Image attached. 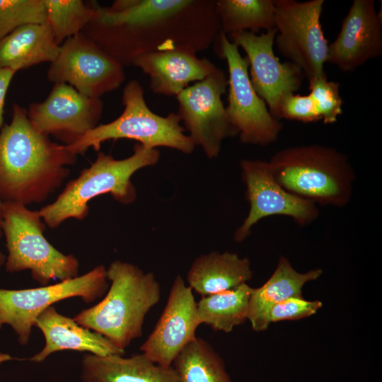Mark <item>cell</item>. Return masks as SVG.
Masks as SVG:
<instances>
[{"label": "cell", "instance_id": "1", "mask_svg": "<svg viewBox=\"0 0 382 382\" xmlns=\"http://www.w3.org/2000/svg\"><path fill=\"white\" fill-rule=\"evenodd\" d=\"M221 31L216 0H117L82 31L124 67L144 54L207 50Z\"/></svg>", "mask_w": 382, "mask_h": 382}, {"label": "cell", "instance_id": "2", "mask_svg": "<svg viewBox=\"0 0 382 382\" xmlns=\"http://www.w3.org/2000/svg\"><path fill=\"white\" fill-rule=\"evenodd\" d=\"M76 155L30 124L15 103L11 122L0 131V195L4 202L40 203L69 175Z\"/></svg>", "mask_w": 382, "mask_h": 382}, {"label": "cell", "instance_id": "3", "mask_svg": "<svg viewBox=\"0 0 382 382\" xmlns=\"http://www.w3.org/2000/svg\"><path fill=\"white\" fill-rule=\"evenodd\" d=\"M106 273L110 286L105 297L74 320L125 350L142 335L146 314L160 301L161 286L152 272L118 260L109 265Z\"/></svg>", "mask_w": 382, "mask_h": 382}, {"label": "cell", "instance_id": "4", "mask_svg": "<svg viewBox=\"0 0 382 382\" xmlns=\"http://www.w3.org/2000/svg\"><path fill=\"white\" fill-rule=\"evenodd\" d=\"M275 180L286 191L315 204L343 207L352 199L355 174L348 157L320 144L276 152L268 161Z\"/></svg>", "mask_w": 382, "mask_h": 382}, {"label": "cell", "instance_id": "5", "mask_svg": "<svg viewBox=\"0 0 382 382\" xmlns=\"http://www.w3.org/2000/svg\"><path fill=\"white\" fill-rule=\"evenodd\" d=\"M133 150V154L124 159H115L98 151L89 167L67 183L53 202L38 211L45 224L54 228L69 219L83 220L88 215L89 202L107 193L120 203H133L137 191L131 177L138 170L156 164L160 158L157 149H147L139 143Z\"/></svg>", "mask_w": 382, "mask_h": 382}, {"label": "cell", "instance_id": "6", "mask_svg": "<svg viewBox=\"0 0 382 382\" xmlns=\"http://www.w3.org/2000/svg\"><path fill=\"white\" fill-rule=\"evenodd\" d=\"M124 110L115 120L100 124L72 144L66 146L75 155L83 154L90 148L99 151L102 143L108 140L132 139L147 149L167 147L185 154L195 146L175 112L166 116L154 113L147 105L140 83L130 80L122 91Z\"/></svg>", "mask_w": 382, "mask_h": 382}, {"label": "cell", "instance_id": "7", "mask_svg": "<svg viewBox=\"0 0 382 382\" xmlns=\"http://www.w3.org/2000/svg\"><path fill=\"white\" fill-rule=\"evenodd\" d=\"M45 228L38 211L21 203L4 202L1 230L8 250L6 270L10 273L30 270L41 286L77 277L78 259L56 249L45 237Z\"/></svg>", "mask_w": 382, "mask_h": 382}, {"label": "cell", "instance_id": "8", "mask_svg": "<svg viewBox=\"0 0 382 382\" xmlns=\"http://www.w3.org/2000/svg\"><path fill=\"white\" fill-rule=\"evenodd\" d=\"M106 269L98 265L81 276L25 289H0V328L10 325L21 345L30 340L35 319L54 303L79 297L85 303L100 298L108 289Z\"/></svg>", "mask_w": 382, "mask_h": 382}, {"label": "cell", "instance_id": "9", "mask_svg": "<svg viewBox=\"0 0 382 382\" xmlns=\"http://www.w3.org/2000/svg\"><path fill=\"white\" fill-rule=\"evenodd\" d=\"M219 55L228 66V104L226 112L242 143L265 146L277 140L283 125L269 111L250 81L249 64L239 47L220 31Z\"/></svg>", "mask_w": 382, "mask_h": 382}, {"label": "cell", "instance_id": "10", "mask_svg": "<svg viewBox=\"0 0 382 382\" xmlns=\"http://www.w3.org/2000/svg\"><path fill=\"white\" fill-rule=\"evenodd\" d=\"M324 0H275L274 42L309 81L325 75L328 42L320 22Z\"/></svg>", "mask_w": 382, "mask_h": 382}, {"label": "cell", "instance_id": "11", "mask_svg": "<svg viewBox=\"0 0 382 382\" xmlns=\"http://www.w3.org/2000/svg\"><path fill=\"white\" fill-rule=\"evenodd\" d=\"M227 88L228 76L217 68L175 96L180 122L195 146H200L209 158L219 156L224 139L238 135L222 101Z\"/></svg>", "mask_w": 382, "mask_h": 382}, {"label": "cell", "instance_id": "12", "mask_svg": "<svg viewBox=\"0 0 382 382\" xmlns=\"http://www.w3.org/2000/svg\"><path fill=\"white\" fill-rule=\"evenodd\" d=\"M47 78L54 84H68L86 97L100 98L122 85L125 73L121 64L81 33L59 45Z\"/></svg>", "mask_w": 382, "mask_h": 382}, {"label": "cell", "instance_id": "13", "mask_svg": "<svg viewBox=\"0 0 382 382\" xmlns=\"http://www.w3.org/2000/svg\"><path fill=\"white\" fill-rule=\"evenodd\" d=\"M240 165L250 209L234 233L236 242L243 241L250 236L253 226L270 216H289L301 226L318 219L317 205L284 190L274 178L268 161L243 159Z\"/></svg>", "mask_w": 382, "mask_h": 382}, {"label": "cell", "instance_id": "14", "mask_svg": "<svg viewBox=\"0 0 382 382\" xmlns=\"http://www.w3.org/2000/svg\"><path fill=\"white\" fill-rule=\"evenodd\" d=\"M277 32L274 28L260 35L242 31L227 36L245 52L253 88L271 115L279 120L284 98L301 88L305 76L296 65L290 62L282 63L275 55L273 45Z\"/></svg>", "mask_w": 382, "mask_h": 382}, {"label": "cell", "instance_id": "15", "mask_svg": "<svg viewBox=\"0 0 382 382\" xmlns=\"http://www.w3.org/2000/svg\"><path fill=\"white\" fill-rule=\"evenodd\" d=\"M103 110L100 98L86 97L66 83H55L42 102L29 105L27 113L37 132L68 146L98 125Z\"/></svg>", "mask_w": 382, "mask_h": 382}, {"label": "cell", "instance_id": "16", "mask_svg": "<svg viewBox=\"0 0 382 382\" xmlns=\"http://www.w3.org/2000/svg\"><path fill=\"white\" fill-rule=\"evenodd\" d=\"M200 325L192 290L177 275L164 309L140 349L151 361L170 367L180 351L197 337Z\"/></svg>", "mask_w": 382, "mask_h": 382}, {"label": "cell", "instance_id": "17", "mask_svg": "<svg viewBox=\"0 0 382 382\" xmlns=\"http://www.w3.org/2000/svg\"><path fill=\"white\" fill-rule=\"evenodd\" d=\"M381 54V14L374 0H354L337 38L328 45L326 62L352 72Z\"/></svg>", "mask_w": 382, "mask_h": 382}, {"label": "cell", "instance_id": "18", "mask_svg": "<svg viewBox=\"0 0 382 382\" xmlns=\"http://www.w3.org/2000/svg\"><path fill=\"white\" fill-rule=\"evenodd\" d=\"M187 47L152 52L136 57L132 66L148 75L155 94L176 96L192 82L204 79L218 68L209 59L199 58Z\"/></svg>", "mask_w": 382, "mask_h": 382}, {"label": "cell", "instance_id": "19", "mask_svg": "<svg viewBox=\"0 0 382 382\" xmlns=\"http://www.w3.org/2000/svg\"><path fill=\"white\" fill-rule=\"evenodd\" d=\"M34 326L40 330L45 340L42 349L30 358L34 362H42L51 354L64 350L87 352L98 356L124 355L125 352L102 335L61 314L54 306L38 316Z\"/></svg>", "mask_w": 382, "mask_h": 382}, {"label": "cell", "instance_id": "20", "mask_svg": "<svg viewBox=\"0 0 382 382\" xmlns=\"http://www.w3.org/2000/svg\"><path fill=\"white\" fill-rule=\"evenodd\" d=\"M323 274L320 268L301 273L289 260L280 256L277 267L264 284L252 288L248 311V320L253 330H266L270 322L268 316L272 307L289 298H303L302 288L307 282L318 279Z\"/></svg>", "mask_w": 382, "mask_h": 382}, {"label": "cell", "instance_id": "21", "mask_svg": "<svg viewBox=\"0 0 382 382\" xmlns=\"http://www.w3.org/2000/svg\"><path fill=\"white\" fill-rule=\"evenodd\" d=\"M81 378L83 382H178L172 366L163 367L144 354L83 357Z\"/></svg>", "mask_w": 382, "mask_h": 382}, {"label": "cell", "instance_id": "22", "mask_svg": "<svg viewBox=\"0 0 382 382\" xmlns=\"http://www.w3.org/2000/svg\"><path fill=\"white\" fill-rule=\"evenodd\" d=\"M59 45L56 42L49 24L23 25L0 40V68L14 71L44 62H52Z\"/></svg>", "mask_w": 382, "mask_h": 382}, {"label": "cell", "instance_id": "23", "mask_svg": "<svg viewBox=\"0 0 382 382\" xmlns=\"http://www.w3.org/2000/svg\"><path fill=\"white\" fill-rule=\"evenodd\" d=\"M253 277L250 262L231 252H211L192 262L187 274V285L203 296L233 289Z\"/></svg>", "mask_w": 382, "mask_h": 382}, {"label": "cell", "instance_id": "24", "mask_svg": "<svg viewBox=\"0 0 382 382\" xmlns=\"http://www.w3.org/2000/svg\"><path fill=\"white\" fill-rule=\"evenodd\" d=\"M247 283L233 289L203 296L197 302L200 324L215 331L230 332L248 320L249 299L252 290Z\"/></svg>", "mask_w": 382, "mask_h": 382}, {"label": "cell", "instance_id": "25", "mask_svg": "<svg viewBox=\"0 0 382 382\" xmlns=\"http://www.w3.org/2000/svg\"><path fill=\"white\" fill-rule=\"evenodd\" d=\"M171 366L178 382H233L221 356L201 337L186 345Z\"/></svg>", "mask_w": 382, "mask_h": 382}, {"label": "cell", "instance_id": "26", "mask_svg": "<svg viewBox=\"0 0 382 382\" xmlns=\"http://www.w3.org/2000/svg\"><path fill=\"white\" fill-rule=\"evenodd\" d=\"M216 10L226 35L275 28V0H216Z\"/></svg>", "mask_w": 382, "mask_h": 382}, {"label": "cell", "instance_id": "27", "mask_svg": "<svg viewBox=\"0 0 382 382\" xmlns=\"http://www.w3.org/2000/svg\"><path fill=\"white\" fill-rule=\"evenodd\" d=\"M49 24L56 42L60 45L66 39L82 33L94 18L99 5L81 0H42Z\"/></svg>", "mask_w": 382, "mask_h": 382}, {"label": "cell", "instance_id": "28", "mask_svg": "<svg viewBox=\"0 0 382 382\" xmlns=\"http://www.w3.org/2000/svg\"><path fill=\"white\" fill-rule=\"evenodd\" d=\"M45 21L42 0H0V40L23 25Z\"/></svg>", "mask_w": 382, "mask_h": 382}, {"label": "cell", "instance_id": "29", "mask_svg": "<svg viewBox=\"0 0 382 382\" xmlns=\"http://www.w3.org/2000/svg\"><path fill=\"white\" fill-rule=\"evenodd\" d=\"M308 93L313 98L318 112L325 124L337 122L342 113L343 100L340 95V83L328 81L326 76L308 81Z\"/></svg>", "mask_w": 382, "mask_h": 382}, {"label": "cell", "instance_id": "30", "mask_svg": "<svg viewBox=\"0 0 382 382\" xmlns=\"http://www.w3.org/2000/svg\"><path fill=\"white\" fill-rule=\"evenodd\" d=\"M320 301H308L303 298H289L274 305L270 311V323L284 320H299L315 314L322 307Z\"/></svg>", "mask_w": 382, "mask_h": 382}, {"label": "cell", "instance_id": "31", "mask_svg": "<svg viewBox=\"0 0 382 382\" xmlns=\"http://www.w3.org/2000/svg\"><path fill=\"white\" fill-rule=\"evenodd\" d=\"M315 122L321 120L316 104L309 94L301 96L290 93L283 100L280 107V119Z\"/></svg>", "mask_w": 382, "mask_h": 382}, {"label": "cell", "instance_id": "32", "mask_svg": "<svg viewBox=\"0 0 382 382\" xmlns=\"http://www.w3.org/2000/svg\"><path fill=\"white\" fill-rule=\"evenodd\" d=\"M16 71L10 69L0 68V131L3 127L5 98L11 81Z\"/></svg>", "mask_w": 382, "mask_h": 382}, {"label": "cell", "instance_id": "33", "mask_svg": "<svg viewBox=\"0 0 382 382\" xmlns=\"http://www.w3.org/2000/svg\"><path fill=\"white\" fill-rule=\"evenodd\" d=\"M4 201L2 200L1 195H0V236H1V217H2V207H3ZM6 261V257L5 255L1 253L0 250V270L4 264H5Z\"/></svg>", "mask_w": 382, "mask_h": 382}, {"label": "cell", "instance_id": "34", "mask_svg": "<svg viewBox=\"0 0 382 382\" xmlns=\"http://www.w3.org/2000/svg\"><path fill=\"white\" fill-rule=\"evenodd\" d=\"M15 358H13L8 354L0 353V365L5 361L13 360Z\"/></svg>", "mask_w": 382, "mask_h": 382}]
</instances>
